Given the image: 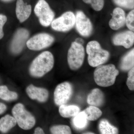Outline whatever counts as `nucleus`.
Listing matches in <instances>:
<instances>
[{
    "label": "nucleus",
    "mask_w": 134,
    "mask_h": 134,
    "mask_svg": "<svg viewBox=\"0 0 134 134\" xmlns=\"http://www.w3.org/2000/svg\"><path fill=\"white\" fill-rule=\"evenodd\" d=\"M54 64V59L52 54L46 51L34 60L29 68V72L32 76L41 77L52 69Z\"/></svg>",
    "instance_id": "obj_1"
},
{
    "label": "nucleus",
    "mask_w": 134,
    "mask_h": 134,
    "mask_svg": "<svg viewBox=\"0 0 134 134\" xmlns=\"http://www.w3.org/2000/svg\"><path fill=\"white\" fill-rule=\"evenodd\" d=\"M119 73V70L113 64L99 65L96 67L93 73L94 81L98 86L109 87L115 83Z\"/></svg>",
    "instance_id": "obj_2"
},
{
    "label": "nucleus",
    "mask_w": 134,
    "mask_h": 134,
    "mask_svg": "<svg viewBox=\"0 0 134 134\" xmlns=\"http://www.w3.org/2000/svg\"><path fill=\"white\" fill-rule=\"evenodd\" d=\"M86 52L89 65L92 67L103 65L110 57L109 52L101 48L99 43L96 41H91L87 44Z\"/></svg>",
    "instance_id": "obj_3"
},
{
    "label": "nucleus",
    "mask_w": 134,
    "mask_h": 134,
    "mask_svg": "<svg viewBox=\"0 0 134 134\" xmlns=\"http://www.w3.org/2000/svg\"><path fill=\"white\" fill-rule=\"evenodd\" d=\"M12 114L20 128L25 130L32 128L36 123L34 117L25 110L23 104L18 103L12 109Z\"/></svg>",
    "instance_id": "obj_4"
},
{
    "label": "nucleus",
    "mask_w": 134,
    "mask_h": 134,
    "mask_svg": "<svg viewBox=\"0 0 134 134\" xmlns=\"http://www.w3.org/2000/svg\"><path fill=\"white\" fill-rule=\"evenodd\" d=\"M85 55L83 46L76 41L72 42L68 53V62L70 68L74 70L80 68L83 63Z\"/></svg>",
    "instance_id": "obj_5"
},
{
    "label": "nucleus",
    "mask_w": 134,
    "mask_h": 134,
    "mask_svg": "<svg viewBox=\"0 0 134 134\" xmlns=\"http://www.w3.org/2000/svg\"><path fill=\"white\" fill-rule=\"evenodd\" d=\"M34 11L40 23L43 26H49L53 20L54 12L45 0H39L35 6Z\"/></svg>",
    "instance_id": "obj_6"
},
{
    "label": "nucleus",
    "mask_w": 134,
    "mask_h": 134,
    "mask_svg": "<svg viewBox=\"0 0 134 134\" xmlns=\"http://www.w3.org/2000/svg\"><path fill=\"white\" fill-rule=\"evenodd\" d=\"M54 38L47 33L37 34L27 40L26 45L31 50L38 51L47 48L52 44Z\"/></svg>",
    "instance_id": "obj_7"
},
{
    "label": "nucleus",
    "mask_w": 134,
    "mask_h": 134,
    "mask_svg": "<svg viewBox=\"0 0 134 134\" xmlns=\"http://www.w3.org/2000/svg\"><path fill=\"white\" fill-rule=\"evenodd\" d=\"M75 22L74 14L71 11H68L53 20L51 25L52 28L56 31L66 32L73 28L75 25Z\"/></svg>",
    "instance_id": "obj_8"
},
{
    "label": "nucleus",
    "mask_w": 134,
    "mask_h": 134,
    "mask_svg": "<svg viewBox=\"0 0 134 134\" xmlns=\"http://www.w3.org/2000/svg\"><path fill=\"white\" fill-rule=\"evenodd\" d=\"M73 88L72 85L65 82L58 85L54 92V101L56 105L66 104L72 97Z\"/></svg>",
    "instance_id": "obj_9"
},
{
    "label": "nucleus",
    "mask_w": 134,
    "mask_h": 134,
    "mask_svg": "<svg viewBox=\"0 0 134 134\" xmlns=\"http://www.w3.org/2000/svg\"><path fill=\"white\" fill-rule=\"evenodd\" d=\"M75 16L76 28L79 34L88 37L92 31V25L90 20L81 11H77Z\"/></svg>",
    "instance_id": "obj_10"
},
{
    "label": "nucleus",
    "mask_w": 134,
    "mask_h": 134,
    "mask_svg": "<svg viewBox=\"0 0 134 134\" xmlns=\"http://www.w3.org/2000/svg\"><path fill=\"white\" fill-rule=\"evenodd\" d=\"M29 31L25 29H18L15 33L13 37L10 49L13 53H19L23 49L29 37Z\"/></svg>",
    "instance_id": "obj_11"
},
{
    "label": "nucleus",
    "mask_w": 134,
    "mask_h": 134,
    "mask_svg": "<svg viewBox=\"0 0 134 134\" xmlns=\"http://www.w3.org/2000/svg\"><path fill=\"white\" fill-rule=\"evenodd\" d=\"M113 41L115 45L122 46L125 48H129L134 44V32L128 31L117 34L113 38Z\"/></svg>",
    "instance_id": "obj_12"
},
{
    "label": "nucleus",
    "mask_w": 134,
    "mask_h": 134,
    "mask_svg": "<svg viewBox=\"0 0 134 134\" xmlns=\"http://www.w3.org/2000/svg\"><path fill=\"white\" fill-rule=\"evenodd\" d=\"M112 18L109 22V26L114 30H119L126 23V15L125 11L121 8H115L112 14Z\"/></svg>",
    "instance_id": "obj_13"
},
{
    "label": "nucleus",
    "mask_w": 134,
    "mask_h": 134,
    "mask_svg": "<svg viewBox=\"0 0 134 134\" xmlns=\"http://www.w3.org/2000/svg\"><path fill=\"white\" fill-rule=\"evenodd\" d=\"M26 92L30 98L32 99H36L41 103L46 101L49 96L47 90L43 88L36 87L32 85L28 86L26 88Z\"/></svg>",
    "instance_id": "obj_14"
},
{
    "label": "nucleus",
    "mask_w": 134,
    "mask_h": 134,
    "mask_svg": "<svg viewBox=\"0 0 134 134\" xmlns=\"http://www.w3.org/2000/svg\"><path fill=\"white\" fill-rule=\"evenodd\" d=\"M31 6L25 3L23 0H17L16 14L18 19L21 23L25 21L29 18L31 12Z\"/></svg>",
    "instance_id": "obj_15"
},
{
    "label": "nucleus",
    "mask_w": 134,
    "mask_h": 134,
    "mask_svg": "<svg viewBox=\"0 0 134 134\" xmlns=\"http://www.w3.org/2000/svg\"><path fill=\"white\" fill-rule=\"evenodd\" d=\"M104 95L103 92L98 88L93 89L89 93L87 97V103L89 104L96 107L103 105L104 102Z\"/></svg>",
    "instance_id": "obj_16"
},
{
    "label": "nucleus",
    "mask_w": 134,
    "mask_h": 134,
    "mask_svg": "<svg viewBox=\"0 0 134 134\" xmlns=\"http://www.w3.org/2000/svg\"><path fill=\"white\" fill-rule=\"evenodd\" d=\"M80 109L77 106L62 105L60 106L59 112L60 115L64 118L74 117L80 112Z\"/></svg>",
    "instance_id": "obj_17"
},
{
    "label": "nucleus",
    "mask_w": 134,
    "mask_h": 134,
    "mask_svg": "<svg viewBox=\"0 0 134 134\" xmlns=\"http://www.w3.org/2000/svg\"><path fill=\"white\" fill-rule=\"evenodd\" d=\"M14 117L9 115H5L0 119V131L7 133L16 125Z\"/></svg>",
    "instance_id": "obj_18"
},
{
    "label": "nucleus",
    "mask_w": 134,
    "mask_h": 134,
    "mask_svg": "<svg viewBox=\"0 0 134 134\" xmlns=\"http://www.w3.org/2000/svg\"><path fill=\"white\" fill-rule=\"evenodd\" d=\"M134 65V49L133 48L123 57L120 68L123 71H129Z\"/></svg>",
    "instance_id": "obj_19"
},
{
    "label": "nucleus",
    "mask_w": 134,
    "mask_h": 134,
    "mask_svg": "<svg viewBox=\"0 0 134 134\" xmlns=\"http://www.w3.org/2000/svg\"><path fill=\"white\" fill-rule=\"evenodd\" d=\"M72 122L76 129L81 130L86 127L88 125V120L85 114L83 111L79 112L73 117Z\"/></svg>",
    "instance_id": "obj_20"
},
{
    "label": "nucleus",
    "mask_w": 134,
    "mask_h": 134,
    "mask_svg": "<svg viewBox=\"0 0 134 134\" xmlns=\"http://www.w3.org/2000/svg\"><path fill=\"white\" fill-rule=\"evenodd\" d=\"M99 128L100 133L103 134H116L119 132L117 128L111 125L105 119L101 120L99 125Z\"/></svg>",
    "instance_id": "obj_21"
},
{
    "label": "nucleus",
    "mask_w": 134,
    "mask_h": 134,
    "mask_svg": "<svg viewBox=\"0 0 134 134\" xmlns=\"http://www.w3.org/2000/svg\"><path fill=\"white\" fill-rule=\"evenodd\" d=\"M87 120L94 121L98 119L102 115V112L96 106L91 105L84 110Z\"/></svg>",
    "instance_id": "obj_22"
},
{
    "label": "nucleus",
    "mask_w": 134,
    "mask_h": 134,
    "mask_svg": "<svg viewBox=\"0 0 134 134\" xmlns=\"http://www.w3.org/2000/svg\"><path fill=\"white\" fill-rule=\"evenodd\" d=\"M18 97L16 92L10 91L7 86H0V98L6 101H10L15 100Z\"/></svg>",
    "instance_id": "obj_23"
},
{
    "label": "nucleus",
    "mask_w": 134,
    "mask_h": 134,
    "mask_svg": "<svg viewBox=\"0 0 134 134\" xmlns=\"http://www.w3.org/2000/svg\"><path fill=\"white\" fill-rule=\"evenodd\" d=\"M52 133L53 134H71V129L69 126L60 125L53 126L50 129Z\"/></svg>",
    "instance_id": "obj_24"
},
{
    "label": "nucleus",
    "mask_w": 134,
    "mask_h": 134,
    "mask_svg": "<svg viewBox=\"0 0 134 134\" xmlns=\"http://www.w3.org/2000/svg\"><path fill=\"white\" fill-rule=\"evenodd\" d=\"M86 4H90L94 10L99 11L103 9L104 5V0H82Z\"/></svg>",
    "instance_id": "obj_25"
},
{
    "label": "nucleus",
    "mask_w": 134,
    "mask_h": 134,
    "mask_svg": "<svg viewBox=\"0 0 134 134\" xmlns=\"http://www.w3.org/2000/svg\"><path fill=\"white\" fill-rule=\"evenodd\" d=\"M115 5L127 9H133L134 8V0H113Z\"/></svg>",
    "instance_id": "obj_26"
},
{
    "label": "nucleus",
    "mask_w": 134,
    "mask_h": 134,
    "mask_svg": "<svg viewBox=\"0 0 134 134\" xmlns=\"http://www.w3.org/2000/svg\"><path fill=\"white\" fill-rule=\"evenodd\" d=\"M126 85L130 90H134V68L130 70L128 73Z\"/></svg>",
    "instance_id": "obj_27"
},
{
    "label": "nucleus",
    "mask_w": 134,
    "mask_h": 134,
    "mask_svg": "<svg viewBox=\"0 0 134 134\" xmlns=\"http://www.w3.org/2000/svg\"><path fill=\"white\" fill-rule=\"evenodd\" d=\"M126 23L127 27L130 30L133 31L134 30V10H132L129 13L126 18Z\"/></svg>",
    "instance_id": "obj_28"
},
{
    "label": "nucleus",
    "mask_w": 134,
    "mask_h": 134,
    "mask_svg": "<svg viewBox=\"0 0 134 134\" xmlns=\"http://www.w3.org/2000/svg\"><path fill=\"white\" fill-rule=\"evenodd\" d=\"M7 21V18L5 15L0 14V40L4 36L3 26Z\"/></svg>",
    "instance_id": "obj_29"
},
{
    "label": "nucleus",
    "mask_w": 134,
    "mask_h": 134,
    "mask_svg": "<svg viewBox=\"0 0 134 134\" xmlns=\"http://www.w3.org/2000/svg\"><path fill=\"white\" fill-rule=\"evenodd\" d=\"M7 106L3 103H0V115L5 112L7 110Z\"/></svg>",
    "instance_id": "obj_30"
},
{
    "label": "nucleus",
    "mask_w": 134,
    "mask_h": 134,
    "mask_svg": "<svg viewBox=\"0 0 134 134\" xmlns=\"http://www.w3.org/2000/svg\"><path fill=\"white\" fill-rule=\"evenodd\" d=\"M34 133L35 134H44V132L41 128L38 127L36 128L35 129Z\"/></svg>",
    "instance_id": "obj_31"
},
{
    "label": "nucleus",
    "mask_w": 134,
    "mask_h": 134,
    "mask_svg": "<svg viewBox=\"0 0 134 134\" xmlns=\"http://www.w3.org/2000/svg\"><path fill=\"white\" fill-rule=\"evenodd\" d=\"M1 1H2L3 2H10L12 1L13 0H1Z\"/></svg>",
    "instance_id": "obj_32"
},
{
    "label": "nucleus",
    "mask_w": 134,
    "mask_h": 134,
    "mask_svg": "<svg viewBox=\"0 0 134 134\" xmlns=\"http://www.w3.org/2000/svg\"><path fill=\"white\" fill-rule=\"evenodd\" d=\"M85 134H93V133H85Z\"/></svg>",
    "instance_id": "obj_33"
}]
</instances>
